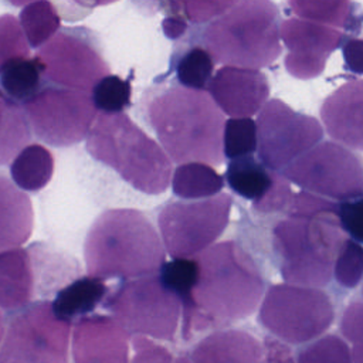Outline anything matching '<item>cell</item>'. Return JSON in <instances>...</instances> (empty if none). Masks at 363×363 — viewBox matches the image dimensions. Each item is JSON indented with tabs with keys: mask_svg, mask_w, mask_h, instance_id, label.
Instances as JSON below:
<instances>
[{
	"mask_svg": "<svg viewBox=\"0 0 363 363\" xmlns=\"http://www.w3.org/2000/svg\"><path fill=\"white\" fill-rule=\"evenodd\" d=\"M197 261V281L189 303L182 306L183 336L252 315L265 292L264 277L254 258L234 240L213 244Z\"/></svg>",
	"mask_w": 363,
	"mask_h": 363,
	"instance_id": "1",
	"label": "cell"
},
{
	"mask_svg": "<svg viewBox=\"0 0 363 363\" xmlns=\"http://www.w3.org/2000/svg\"><path fill=\"white\" fill-rule=\"evenodd\" d=\"M146 116L160 147L176 163H223V112L204 91L173 85L156 92Z\"/></svg>",
	"mask_w": 363,
	"mask_h": 363,
	"instance_id": "2",
	"label": "cell"
},
{
	"mask_svg": "<svg viewBox=\"0 0 363 363\" xmlns=\"http://www.w3.org/2000/svg\"><path fill=\"white\" fill-rule=\"evenodd\" d=\"M164 257L156 228L135 208H111L101 213L91 224L84 242L88 275L102 281L155 275Z\"/></svg>",
	"mask_w": 363,
	"mask_h": 363,
	"instance_id": "3",
	"label": "cell"
},
{
	"mask_svg": "<svg viewBox=\"0 0 363 363\" xmlns=\"http://www.w3.org/2000/svg\"><path fill=\"white\" fill-rule=\"evenodd\" d=\"M86 150L133 189L160 194L172 177V160L126 113H101L86 135Z\"/></svg>",
	"mask_w": 363,
	"mask_h": 363,
	"instance_id": "4",
	"label": "cell"
},
{
	"mask_svg": "<svg viewBox=\"0 0 363 363\" xmlns=\"http://www.w3.org/2000/svg\"><path fill=\"white\" fill-rule=\"evenodd\" d=\"M279 11L268 0L234 1L204 30L206 51L214 62L262 68L282 52Z\"/></svg>",
	"mask_w": 363,
	"mask_h": 363,
	"instance_id": "5",
	"label": "cell"
},
{
	"mask_svg": "<svg viewBox=\"0 0 363 363\" xmlns=\"http://www.w3.org/2000/svg\"><path fill=\"white\" fill-rule=\"evenodd\" d=\"M272 235L286 284L309 288L329 284L335 259L346 241L335 211L289 216L277 223Z\"/></svg>",
	"mask_w": 363,
	"mask_h": 363,
	"instance_id": "6",
	"label": "cell"
},
{
	"mask_svg": "<svg viewBox=\"0 0 363 363\" xmlns=\"http://www.w3.org/2000/svg\"><path fill=\"white\" fill-rule=\"evenodd\" d=\"M333 319L335 308L325 291L291 284L271 285L258 311L259 325L286 345H303L320 337Z\"/></svg>",
	"mask_w": 363,
	"mask_h": 363,
	"instance_id": "7",
	"label": "cell"
},
{
	"mask_svg": "<svg viewBox=\"0 0 363 363\" xmlns=\"http://www.w3.org/2000/svg\"><path fill=\"white\" fill-rule=\"evenodd\" d=\"M122 328L133 336L173 340L182 316V302L160 282L157 274L122 282L102 302Z\"/></svg>",
	"mask_w": 363,
	"mask_h": 363,
	"instance_id": "8",
	"label": "cell"
},
{
	"mask_svg": "<svg viewBox=\"0 0 363 363\" xmlns=\"http://www.w3.org/2000/svg\"><path fill=\"white\" fill-rule=\"evenodd\" d=\"M233 199L217 194L191 201H169L157 216V225L166 251L173 258L200 255L227 228Z\"/></svg>",
	"mask_w": 363,
	"mask_h": 363,
	"instance_id": "9",
	"label": "cell"
},
{
	"mask_svg": "<svg viewBox=\"0 0 363 363\" xmlns=\"http://www.w3.org/2000/svg\"><path fill=\"white\" fill-rule=\"evenodd\" d=\"M71 323L50 301L31 303L13 318L0 345V363H67Z\"/></svg>",
	"mask_w": 363,
	"mask_h": 363,
	"instance_id": "10",
	"label": "cell"
},
{
	"mask_svg": "<svg viewBox=\"0 0 363 363\" xmlns=\"http://www.w3.org/2000/svg\"><path fill=\"white\" fill-rule=\"evenodd\" d=\"M308 193L337 201L360 199L362 163L349 149L323 140L289 163L281 173Z\"/></svg>",
	"mask_w": 363,
	"mask_h": 363,
	"instance_id": "11",
	"label": "cell"
},
{
	"mask_svg": "<svg viewBox=\"0 0 363 363\" xmlns=\"http://www.w3.org/2000/svg\"><path fill=\"white\" fill-rule=\"evenodd\" d=\"M23 108L34 135L55 147L81 142L96 113L89 94L55 85L43 86Z\"/></svg>",
	"mask_w": 363,
	"mask_h": 363,
	"instance_id": "12",
	"label": "cell"
},
{
	"mask_svg": "<svg viewBox=\"0 0 363 363\" xmlns=\"http://www.w3.org/2000/svg\"><path fill=\"white\" fill-rule=\"evenodd\" d=\"M255 126L259 163L271 172L285 169L318 145L323 136L316 118L294 111L281 99L264 104Z\"/></svg>",
	"mask_w": 363,
	"mask_h": 363,
	"instance_id": "13",
	"label": "cell"
},
{
	"mask_svg": "<svg viewBox=\"0 0 363 363\" xmlns=\"http://www.w3.org/2000/svg\"><path fill=\"white\" fill-rule=\"evenodd\" d=\"M82 28H62L35 54L43 78L55 86L89 92L109 67Z\"/></svg>",
	"mask_w": 363,
	"mask_h": 363,
	"instance_id": "14",
	"label": "cell"
},
{
	"mask_svg": "<svg viewBox=\"0 0 363 363\" xmlns=\"http://www.w3.org/2000/svg\"><path fill=\"white\" fill-rule=\"evenodd\" d=\"M279 38L288 47L285 57L286 71L299 79L320 75L326 60L342 40L337 28L289 17L279 23Z\"/></svg>",
	"mask_w": 363,
	"mask_h": 363,
	"instance_id": "15",
	"label": "cell"
},
{
	"mask_svg": "<svg viewBox=\"0 0 363 363\" xmlns=\"http://www.w3.org/2000/svg\"><path fill=\"white\" fill-rule=\"evenodd\" d=\"M207 89L217 108L231 118H251L269 96V84L261 71L228 65L216 72Z\"/></svg>",
	"mask_w": 363,
	"mask_h": 363,
	"instance_id": "16",
	"label": "cell"
},
{
	"mask_svg": "<svg viewBox=\"0 0 363 363\" xmlns=\"http://www.w3.org/2000/svg\"><path fill=\"white\" fill-rule=\"evenodd\" d=\"M129 333L108 315H88L72 330L74 363H129Z\"/></svg>",
	"mask_w": 363,
	"mask_h": 363,
	"instance_id": "17",
	"label": "cell"
},
{
	"mask_svg": "<svg viewBox=\"0 0 363 363\" xmlns=\"http://www.w3.org/2000/svg\"><path fill=\"white\" fill-rule=\"evenodd\" d=\"M363 84L360 79L345 82L322 104L320 118L326 132L336 142L354 150H362Z\"/></svg>",
	"mask_w": 363,
	"mask_h": 363,
	"instance_id": "18",
	"label": "cell"
},
{
	"mask_svg": "<svg viewBox=\"0 0 363 363\" xmlns=\"http://www.w3.org/2000/svg\"><path fill=\"white\" fill-rule=\"evenodd\" d=\"M264 347L250 332L218 329L200 339L190 353V363H262Z\"/></svg>",
	"mask_w": 363,
	"mask_h": 363,
	"instance_id": "19",
	"label": "cell"
},
{
	"mask_svg": "<svg viewBox=\"0 0 363 363\" xmlns=\"http://www.w3.org/2000/svg\"><path fill=\"white\" fill-rule=\"evenodd\" d=\"M33 227L34 211L30 197L0 174V252L27 242Z\"/></svg>",
	"mask_w": 363,
	"mask_h": 363,
	"instance_id": "20",
	"label": "cell"
},
{
	"mask_svg": "<svg viewBox=\"0 0 363 363\" xmlns=\"http://www.w3.org/2000/svg\"><path fill=\"white\" fill-rule=\"evenodd\" d=\"M35 272L26 248L0 252V309L26 308L34 295Z\"/></svg>",
	"mask_w": 363,
	"mask_h": 363,
	"instance_id": "21",
	"label": "cell"
},
{
	"mask_svg": "<svg viewBox=\"0 0 363 363\" xmlns=\"http://www.w3.org/2000/svg\"><path fill=\"white\" fill-rule=\"evenodd\" d=\"M108 295V286L99 278L81 277L61 288L51 302L57 318L72 323L74 319L88 316L104 302Z\"/></svg>",
	"mask_w": 363,
	"mask_h": 363,
	"instance_id": "22",
	"label": "cell"
},
{
	"mask_svg": "<svg viewBox=\"0 0 363 363\" xmlns=\"http://www.w3.org/2000/svg\"><path fill=\"white\" fill-rule=\"evenodd\" d=\"M54 173V156L40 143L27 145L13 159L10 174L14 186L23 191L44 189Z\"/></svg>",
	"mask_w": 363,
	"mask_h": 363,
	"instance_id": "23",
	"label": "cell"
},
{
	"mask_svg": "<svg viewBox=\"0 0 363 363\" xmlns=\"http://www.w3.org/2000/svg\"><path fill=\"white\" fill-rule=\"evenodd\" d=\"M31 139V129L21 104L0 89V166L10 163Z\"/></svg>",
	"mask_w": 363,
	"mask_h": 363,
	"instance_id": "24",
	"label": "cell"
},
{
	"mask_svg": "<svg viewBox=\"0 0 363 363\" xmlns=\"http://www.w3.org/2000/svg\"><path fill=\"white\" fill-rule=\"evenodd\" d=\"M277 172L264 167L252 156L230 160L225 179L227 184L238 196L251 200L252 206L258 203L272 187Z\"/></svg>",
	"mask_w": 363,
	"mask_h": 363,
	"instance_id": "25",
	"label": "cell"
},
{
	"mask_svg": "<svg viewBox=\"0 0 363 363\" xmlns=\"http://www.w3.org/2000/svg\"><path fill=\"white\" fill-rule=\"evenodd\" d=\"M223 187V177L211 166L197 162L179 164L172 177V190L183 200L208 199Z\"/></svg>",
	"mask_w": 363,
	"mask_h": 363,
	"instance_id": "26",
	"label": "cell"
},
{
	"mask_svg": "<svg viewBox=\"0 0 363 363\" xmlns=\"http://www.w3.org/2000/svg\"><path fill=\"white\" fill-rule=\"evenodd\" d=\"M43 88V72L35 58L10 62L0 72V89L16 102H26Z\"/></svg>",
	"mask_w": 363,
	"mask_h": 363,
	"instance_id": "27",
	"label": "cell"
},
{
	"mask_svg": "<svg viewBox=\"0 0 363 363\" xmlns=\"http://www.w3.org/2000/svg\"><path fill=\"white\" fill-rule=\"evenodd\" d=\"M26 35L27 44L33 48L43 47L60 28V16L55 6L50 1L24 3L18 20Z\"/></svg>",
	"mask_w": 363,
	"mask_h": 363,
	"instance_id": "28",
	"label": "cell"
},
{
	"mask_svg": "<svg viewBox=\"0 0 363 363\" xmlns=\"http://www.w3.org/2000/svg\"><path fill=\"white\" fill-rule=\"evenodd\" d=\"M289 7L294 13L306 21L323 24L328 27L337 28L346 27L352 20V3L346 0H291Z\"/></svg>",
	"mask_w": 363,
	"mask_h": 363,
	"instance_id": "29",
	"label": "cell"
},
{
	"mask_svg": "<svg viewBox=\"0 0 363 363\" xmlns=\"http://www.w3.org/2000/svg\"><path fill=\"white\" fill-rule=\"evenodd\" d=\"M257 150V126L251 118H230L223 128V156L230 160L252 156Z\"/></svg>",
	"mask_w": 363,
	"mask_h": 363,
	"instance_id": "30",
	"label": "cell"
},
{
	"mask_svg": "<svg viewBox=\"0 0 363 363\" xmlns=\"http://www.w3.org/2000/svg\"><path fill=\"white\" fill-rule=\"evenodd\" d=\"M197 261L190 258H174L163 262L159 269V279L170 292H173L182 302V306L189 303L191 291L197 281Z\"/></svg>",
	"mask_w": 363,
	"mask_h": 363,
	"instance_id": "31",
	"label": "cell"
},
{
	"mask_svg": "<svg viewBox=\"0 0 363 363\" xmlns=\"http://www.w3.org/2000/svg\"><path fill=\"white\" fill-rule=\"evenodd\" d=\"M130 82L119 75H106L92 88V104L102 113H122L130 104Z\"/></svg>",
	"mask_w": 363,
	"mask_h": 363,
	"instance_id": "32",
	"label": "cell"
},
{
	"mask_svg": "<svg viewBox=\"0 0 363 363\" xmlns=\"http://www.w3.org/2000/svg\"><path fill=\"white\" fill-rule=\"evenodd\" d=\"M214 61L210 54L200 47L189 50L179 61L176 74L180 86L203 91L211 79Z\"/></svg>",
	"mask_w": 363,
	"mask_h": 363,
	"instance_id": "33",
	"label": "cell"
},
{
	"mask_svg": "<svg viewBox=\"0 0 363 363\" xmlns=\"http://www.w3.org/2000/svg\"><path fill=\"white\" fill-rule=\"evenodd\" d=\"M296 363H353V360L350 347L342 337L325 335L299 349Z\"/></svg>",
	"mask_w": 363,
	"mask_h": 363,
	"instance_id": "34",
	"label": "cell"
},
{
	"mask_svg": "<svg viewBox=\"0 0 363 363\" xmlns=\"http://www.w3.org/2000/svg\"><path fill=\"white\" fill-rule=\"evenodd\" d=\"M30 58V48L18 20L13 14L0 16V72L13 61Z\"/></svg>",
	"mask_w": 363,
	"mask_h": 363,
	"instance_id": "35",
	"label": "cell"
},
{
	"mask_svg": "<svg viewBox=\"0 0 363 363\" xmlns=\"http://www.w3.org/2000/svg\"><path fill=\"white\" fill-rule=\"evenodd\" d=\"M363 254L359 242L346 238L333 265V275L339 285L352 289L356 288L362 279Z\"/></svg>",
	"mask_w": 363,
	"mask_h": 363,
	"instance_id": "36",
	"label": "cell"
},
{
	"mask_svg": "<svg viewBox=\"0 0 363 363\" xmlns=\"http://www.w3.org/2000/svg\"><path fill=\"white\" fill-rule=\"evenodd\" d=\"M133 357L130 363H190L186 353H173L146 336H132Z\"/></svg>",
	"mask_w": 363,
	"mask_h": 363,
	"instance_id": "37",
	"label": "cell"
},
{
	"mask_svg": "<svg viewBox=\"0 0 363 363\" xmlns=\"http://www.w3.org/2000/svg\"><path fill=\"white\" fill-rule=\"evenodd\" d=\"M362 302H352L343 312L340 330L347 342L352 343V360L353 363H362Z\"/></svg>",
	"mask_w": 363,
	"mask_h": 363,
	"instance_id": "38",
	"label": "cell"
},
{
	"mask_svg": "<svg viewBox=\"0 0 363 363\" xmlns=\"http://www.w3.org/2000/svg\"><path fill=\"white\" fill-rule=\"evenodd\" d=\"M336 217L345 233H347L353 241H362V197L339 201L336 204Z\"/></svg>",
	"mask_w": 363,
	"mask_h": 363,
	"instance_id": "39",
	"label": "cell"
},
{
	"mask_svg": "<svg viewBox=\"0 0 363 363\" xmlns=\"http://www.w3.org/2000/svg\"><path fill=\"white\" fill-rule=\"evenodd\" d=\"M291 197H292V191H291L289 182L281 173L277 172L271 190L258 203L254 204V208L261 213L279 211L289 204Z\"/></svg>",
	"mask_w": 363,
	"mask_h": 363,
	"instance_id": "40",
	"label": "cell"
},
{
	"mask_svg": "<svg viewBox=\"0 0 363 363\" xmlns=\"http://www.w3.org/2000/svg\"><path fill=\"white\" fill-rule=\"evenodd\" d=\"M234 1H180L177 3L179 7H183V13L196 23L208 21L214 17L223 14L228 7H231Z\"/></svg>",
	"mask_w": 363,
	"mask_h": 363,
	"instance_id": "41",
	"label": "cell"
},
{
	"mask_svg": "<svg viewBox=\"0 0 363 363\" xmlns=\"http://www.w3.org/2000/svg\"><path fill=\"white\" fill-rule=\"evenodd\" d=\"M264 347V357L262 363H295L294 354L285 343L274 339L267 337Z\"/></svg>",
	"mask_w": 363,
	"mask_h": 363,
	"instance_id": "42",
	"label": "cell"
},
{
	"mask_svg": "<svg viewBox=\"0 0 363 363\" xmlns=\"http://www.w3.org/2000/svg\"><path fill=\"white\" fill-rule=\"evenodd\" d=\"M343 57L346 68L357 75L363 71V41L360 38H350L343 47Z\"/></svg>",
	"mask_w": 363,
	"mask_h": 363,
	"instance_id": "43",
	"label": "cell"
},
{
	"mask_svg": "<svg viewBox=\"0 0 363 363\" xmlns=\"http://www.w3.org/2000/svg\"><path fill=\"white\" fill-rule=\"evenodd\" d=\"M162 28L167 38L176 40L182 37L187 30V23L180 16H167L162 23Z\"/></svg>",
	"mask_w": 363,
	"mask_h": 363,
	"instance_id": "44",
	"label": "cell"
},
{
	"mask_svg": "<svg viewBox=\"0 0 363 363\" xmlns=\"http://www.w3.org/2000/svg\"><path fill=\"white\" fill-rule=\"evenodd\" d=\"M4 332H6V328H4V318H3V313L0 311V345H1V340H3V336H4Z\"/></svg>",
	"mask_w": 363,
	"mask_h": 363,
	"instance_id": "45",
	"label": "cell"
}]
</instances>
